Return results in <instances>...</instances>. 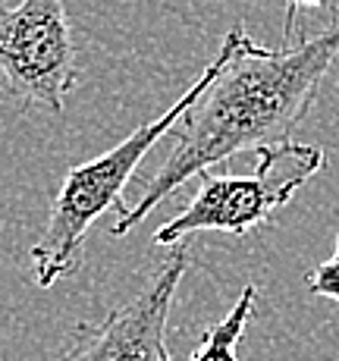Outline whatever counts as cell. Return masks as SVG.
<instances>
[{
  "label": "cell",
  "mask_w": 339,
  "mask_h": 361,
  "mask_svg": "<svg viewBox=\"0 0 339 361\" xmlns=\"http://www.w3.org/2000/svg\"><path fill=\"white\" fill-rule=\"evenodd\" d=\"M339 57V23L314 38L264 47L242 25L223 35L220 54L202 73V92L176 123V145L144 183L135 204H123L113 235L135 230L167 195L192 176L245 151L292 142Z\"/></svg>",
  "instance_id": "6da1fadb"
},
{
  "label": "cell",
  "mask_w": 339,
  "mask_h": 361,
  "mask_svg": "<svg viewBox=\"0 0 339 361\" xmlns=\"http://www.w3.org/2000/svg\"><path fill=\"white\" fill-rule=\"evenodd\" d=\"M198 92H202V75L185 88L183 98L173 104L167 114L138 126L132 135H126L120 145H113L104 154L79 166H69L57 195L51 201L44 233L38 235L29 255L35 286L51 289L54 283L66 280L82 267V252H85V239L92 226L104 217V211L116 214L123 207V192H126L129 179L135 176L148 151H154V145L167 132L176 129V123L183 120V114L189 110Z\"/></svg>",
  "instance_id": "7a4b0ae2"
},
{
  "label": "cell",
  "mask_w": 339,
  "mask_h": 361,
  "mask_svg": "<svg viewBox=\"0 0 339 361\" xmlns=\"http://www.w3.org/2000/svg\"><path fill=\"white\" fill-rule=\"evenodd\" d=\"M323 170V151L317 145L283 142L258 151V170L252 176H226L207 170L198 176V192L173 220L154 233V242L164 248L185 242L195 233H230L248 235L264 226L280 207L311 176Z\"/></svg>",
  "instance_id": "3957f363"
},
{
  "label": "cell",
  "mask_w": 339,
  "mask_h": 361,
  "mask_svg": "<svg viewBox=\"0 0 339 361\" xmlns=\"http://www.w3.org/2000/svg\"><path fill=\"white\" fill-rule=\"evenodd\" d=\"M0 75L23 110L63 114L79 85V47L63 0H23L0 10Z\"/></svg>",
  "instance_id": "277c9868"
},
{
  "label": "cell",
  "mask_w": 339,
  "mask_h": 361,
  "mask_svg": "<svg viewBox=\"0 0 339 361\" xmlns=\"http://www.w3.org/2000/svg\"><path fill=\"white\" fill-rule=\"evenodd\" d=\"M189 264L185 242L170 245L161 267L135 298L113 308L104 321L75 324L57 361H173L167 349V324L179 280Z\"/></svg>",
  "instance_id": "5b68a950"
},
{
  "label": "cell",
  "mask_w": 339,
  "mask_h": 361,
  "mask_svg": "<svg viewBox=\"0 0 339 361\" xmlns=\"http://www.w3.org/2000/svg\"><path fill=\"white\" fill-rule=\"evenodd\" d=\"M254 302H258V289L248 283L236 298V305L223 314V321H217L202 336L189 361H239V343L248 324L254 321Z\"/></svg>",
  "instance_id": "8992f818"
},
{
  "label": "cell",
  "mask_w": 339,
  "mask_h": 361,
  "mask_svg": "<svg viewBox=\"0 0 339 361\" xmlns=\"http://www.w3.org/2000/svg\"><path fill=\"white\" fill-rule=\"evenodd\" d=\"M305 289L311 295H323V298H333V302H339V235H336L333 258L317 264L314 270H308Z\"/></svg>",
  "instance_id": "52a82bcc"
},
{
  "label": "cell",
  "mask_w": 339,
  "mask_h": 361,
  "mask_svg": "<svg viewBox=\"0 0 339 361\" xmlns=\"http://www.w3.org/2000/svg\"><path fill=\"white\" fill-rule=\"evenodd\" d=\"M289 10H286V38L295 32V16H299L302 6H321V4H330V0H286Z\"/></svg>",
  "instance_id": "ba28073f"
}]
</instances>
